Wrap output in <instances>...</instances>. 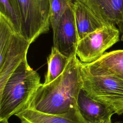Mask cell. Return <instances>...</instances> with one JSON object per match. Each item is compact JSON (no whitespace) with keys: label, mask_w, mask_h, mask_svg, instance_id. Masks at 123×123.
Here are the masks:
<instances>
[{"label":"cell","mask_w":123,"mask_h":123,"mask_svg":"<svg viewBox=\"0 0 123 123\" xmlns=\"http://www.w3.org/2000/svg\"><path fill=\"white\" fill-rule=\"evenodd\" d=\"M81 65L76 55L71 57L61 75L42 84L27 108L55 115L80 113L77 101L82 86Z\"/></svg>","instance_id":"obj_1"},{"label":"cell","mask_w":123,"mask_h":123,"mask_svg":"<svg viewBox=\"0 0 123 123\" xmlns=\"http://www.w3.org/2000/svg\"><path fill=\"white\" fill-rule=\"evenodd\" d=\"M39 74L28 63L22 61L0 90V120L27 109L41 86Z\"/></svg>","instance_id":"obj_2"},{"label":"cell","mask_w":123,"mask_h":123,"mask_svg":"<svg viewBox=\"0 0 123 123\" xmlns=\"http://www.w3.org/2000/svg\"><path fill=\"white\" fill-rule=\"evenodd\" d=\"M31 44L0 14V90L21 62L27 59Z\"/></svg>","instance_id":"obj_3"},{"label":"cell","mask_w":123,"mask_h":123,"mask_svg":"<svg viewBox=\"0 0 123 123\" xmlns=\"http://www.w3.org/2000/svg\"><path fill=\"white\" fill-rule=\"evenodd\" d=\"M82 88L91 98L123 114V80L108 75H93L81 65Z\"/></svg>","instance_id":"obj_4"},{"label":"cell","mask_w":123,"mask_h":123,"mask_svg":"<svg viewBox=\"0 0 123 123\" xmlns=\"http://www.w3.org/2000/svg\"><path fill=\"white\" fill-rule=\"evenodd\" d=\"M22 17L21 34L31 43L49 30L50 0H16Z\"/></svg>","instance_id":"obj_5"},{"label":"cell","mask_w":123,"mask_h":123,"mask_svg":"<svg viewBox=\"0 0 123 123\" xmlns=\"http://www.w3.org/2000/svg\"><path fill=\"white\" fill-rule=\"evenodd\" d=\"M120 31L115 25H107L88 34L78 43L76 54L84 63L93 62L119 40Z\"/></svg>","instance_id":"obj_6"},{"label":"cell","mask_w":123,"mask_h":123,"mask_svg":"<svg viewBox=\"0 0 123 123\" xmlns=\"http://www.w3.org/2000/svg\"><path fill=\"white\" fill-rule=\"evenodd\" d=\"M52 32L54 48L69 58L76 55L79 38L73 5L65 11Z\"/></svg>","instance_id":"obj_7"},{"label":"cell","mask_w":123,"mask_h":123,"mask_svg":"<svg viewBox=\"0 0 123 123\" xmlns=\"http://www.w3.org/2000/svg\"><path fill=\"white\" fill-rule=\"evenodd\" d=\"M78 110L86 123H112L111 109L90 97L82 88L77 101Z\"/></svg>","instance_id":"obj_8"},{"label":"cell","mask_w":123,"mask_h":123,"mask_svg":"<svg viewBox=\"0 0 123 123\" xmlns=\"http://www.w3.org/2000/svg\"><path fill=\"white\" fill-rule=\"evenodd\" d=\"M78 0L92 11L106 25H123V0Z\"/></svg>","instance_id":"obj_9"},{"label":"cell","mask_w":123,"mask_h":123,"mask_svg":"<svg viewBox=\"0 0 123 123\" xmlns=\"http://www.w3.org/2000/svg\"><path fill=\"white\" fill-rule=\"evenodd\" d=\"M83 64L92 74L111 76L123 80V49L106 52L97 61Z\"/></svg>","instance_id":"obj_10"},{"label":"cell","mask_w":123,"mask_h":123,"mask_svg":"<svg viewBox=\"0 0 123 123\" xmlns=\"http://www.w3.org/2000/svg\"><path fill=\"white\" fill-rule=\"evenodd\" d=\"M73 8L79 41L88 34L107 25L81 2L74 0Z\"/></svg>","instance_id":"obj_11"},{"label":"cell","mask_w":123,"mask_h":123,"mask_svg":"<svg viewBox=\"0 0 123 123\" xmlns=\"http://www.w3.org/2000/svg\"><path fill=\"white\" fill-rule=\"evenodd\" d=\"M15 115L21 123H86L80 113L55 115L27 108Z\"/></svg>","instance_id":"obj_12"},{"label":"cell","mask_w":123,"mask_h":123,"mask_svg":"<svg viewBox=\"0 0 123 123\" xmlns=\"http://www.w3.org/2000/svg\"><path fill=\"white\" fill-rule=\"evenodd\" d=\"M70 58L61 53L53 47L47 58L48 71L44 84H48L55 80L65 70Z\"/></svg>","instance_id":"obj_13"},{"label":"cell","mask_w":123,"mask_h":123,"mask_svg":"<svg viewBox=\"0 0 123 123\" xmlns=\"http://www.w3.org/2000/svg\"><path fill=\"white\" fill-rule=\"evenodd\" d=\"M0 14L7 19L16 31L21 34V13L16 0H0Z\"/></svg>","instance_id":"obj_14"},{"label":"cell","mask_w":123,"mask_h":123,"mask_svg":"<svg viewBox=\"0 0 123 123\" xmlns=\"http://www.w3.org/2000/svg\"><path fill=\"white\" fill-rule=\"evenodd\" d=\"M74 0H50V24L53 31L65 11L72 6Z\"/></svg>","instance_id":"obj_15"},{"label":"cell","mask_w":123,"mask_h":123,"mask_svg":"<svg viewBox=\"0 0 123 123\" xmlns=\"http://www.w3.org/2000/svg\"><path fill=\"white\" fill-rule=\"evenodd\" d=\"M120 30L121 31V32H122V37H121V40L122 41H123V25H122V27L121 28V29H120Z\"/></svg>","instance_id":"obj_16"},{"label":"cell","mask_w":123,"mask_h":123,"mask_svg":"<svg viewBox=\"0 0 123 123\" xmlns=\"http://www.w3.org/2000/svg\"><path fill=\"white\" fill-rule=\"evenodd\" d=\"M0 123H9L8 120H0Z\"/></svg>","instance_id":"obj_17"}]
</instances>
